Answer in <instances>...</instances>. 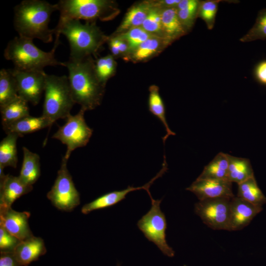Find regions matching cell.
Returning <instances> with one entry per match:
<instances>
[{"label": "cell", "instance_id": "obj_23", "mask_svg": "<svg viewBox=\"0 0 266 266\" xmlns=\"http://www.w3.org/2000/svg\"><path fill=\"white\" fill-rule=\"evenodd\" d=\"M170 43L165 38L154 35L131 52V59L135 62L145 61L160 52Z\"/></svg>", "mask_w": 266, "mask_h": 266}, {"label": "cell", "instance_id": "obj_37", "mask_svg": "<svg viewBox=\"0 0 266 266\" xmlns=\"http://www.w3.org/2000/svg\"><path fill=\"white\" fill-rule=\"evenodd\" d=\"M253 74L256 81L266 86V60L257 63L254 67Z\"/></svg>", "mask_w": 266, "mask_h": 266}, {"label": "cell", "instance_id": "obj_42", "mask_svg": "<svg viewBox=\"0 0 266 266\" xmlns=\"http://www.w3.org/2000/svg\"><path fill=\"white\" fill-rule=\"evenodd\" d=\"M184 266H187L186 265H184Z\"/></svg>", "mask_w": 266, "mask_h": 266}, {"label": "cell", "instance_id": "obj_36", "mask_svg": "<svg viewBox=\"0 0 266 266\" xmlns=\"http://www.w3.org/2000/svg\"><path fill=\"white\" fill-rule=\"evenodd\" d=\"M198 9L199 8H190L177 10L178 18L187 31L193 26L197 16Z\"/></svg>", "mask_w": 266, "mask_h": 266}, {"label": "cell", "instance_id": "obj_32", "mask_svg": "<svg viewBox=\"0 0 266 266\" xmlns=\"http://www.w3.org/2000/svg\"><path fill=\"white\" fill-rule=\"evenodd\" d=\"M266 39V9L259 11L255 23L240 41L243 42Z\"/></svg>", "mask_w": 266, "mask_h": 266}, {"label": "cell", "instance_id": "obj_19", "mask_svg": "<svg viewBox=\"0 0 266 266\" xmlns=\"http://www.w3.org/2000/svg\"><path fill=\"white\" fill-rule=\"evenodd\" d=\"M154 5V2H143L132 7L126 13L115 34H121L132 28L141 26Z\"/></svg>", "mask_w": 266, "mask_h": 266}, {"label": "cell", "instance_id": "obj_1", "mask_svg": "<svg viewBox=\"0 0 266 266\" xmlns=\"http://www.w3.org/2000/svg\"><path fill=\"white\" fill-rule=\"evenodd\" d=\"M68 71V79L75 103L85 111L95 109L101 103L104 85L98 78L95 63L88 56L81 60L63 62Z\"/></svg>", "mask_w": 266, "mask_h": 266}, {"label": "cell", "instance_id": "obj_18", "mask_svg": "<svg viewBox=\"0 0 266 266\" xmlns=\"http://www.w3.org/2000/svg\"><path fill=\"white\" fill-rule=\"evenodd\" d=\"M52 126L48 119L42 115L40 117L29 116L3 128L5 133H14L20 137L33 133Z\"/></svg>", "mask_w": 266, "mask_h": 266}, {"label": "cell", "instance_id": "obj_43", "mask_svg": "<svg viewBox=\"0 0 266 266\" xmlns=\"http://www.w3.org/2000/svg\"><path fill=\"white\" fill-rule=\"evenodd\" d=\"M117 266H120V265H118Z\"/></svg>", "mask_w": 266, "mask_h": 266}, {"label": "cell", "instance_id": "obj_41", "mask_svg": "<svg viewBox=\"0 0 266 266\" xmlns=\"http://www.w3.org/2000/svg\"><path fill=\"white\" fill-rule=\"evenodd\" d=\"M116 35L118 36L119 39V48L120 54L129 52V46L127 43L118 35Z\"/></svg>", "mask_w": 266, "mask_h": 266}, {"label": "cell", "instance_id": "obj_39", "mask_svg": "<svg viewBox=\"0 0 266 266\" xmlns=\"http://www.w3.org/2000/svg\"><path fill=\"white\" fill-rule=\"evenodd\" d=\"M200 1L197 0H181L176 7L177 10L190 8H199Z\"/></svg>", "mask_w": 266, "mask_h": 266}, {"label": "cell", "instance_id": "obj_10", "mask_svg": "<svg viewBox=\"0 0 266 266\" xmlns=\"http://www.w3.org/2000/svg\"><path fill=\"white\" fill-rule=\"evenodd\" d=\"M232 199L220 198L199 200L195 204V212L210 228L228 231Z\"/></svg>", "mask_w": 266, "mask_h": 266}, {"label": "cell", "instance_id": "obj_9", "mask_svg": "<svg viewBox=\"0 0 266 266\" xmlns=\"http://www.w3.org/2000/svg\"><path fill=\"white\" fill-rule=\"evenodd\" d=\"M66 160L63 157L57 176L47 197L59 210L71 211L80 203V195L67 168Z\"/></svg>", "mask_w": 266, "mask_h": 266}, {"label": "cell", "instance_id": "obj_25", "mask_svg": "<svg viewBox=\"0 0 266 266\" xmlns=\"http://www.w3.org/2000/svg\"><path fill=\"white\" fill-rule=\"evenodd\" d=\"M228 154L219 153L205 166L198 178L228 180Z\"/></svg>", "mask_w": 266, "mask_h": 266}, {"label": "cell", "instance_id": "obj_20", "mask_svg": "<svg viewBox=\"0 0 266 266\" xmlns=\"http://www.w3.org/2000/svg\"><path fill=\"white\" fill-rule=\"evenodd\" d=\"M161 15L164 37L170 43L186 33L178 18L176 8H162Z\"/></svg>", "mask_w": 266, "mask_h": 266}, {"label": "cell", "instance_id": "obj_27", "mask_svg": "<svg viewBox=\"0 0 266 266\" xmlns=\"http://www.w3.org/2000/svg\"><path fill=\"white\" fill-rule=\"evenodd\" d=\"M6 134L0 143V167L16 168L18 163L17 140L20 136L14 133Z\"/></svg>", "mask_w": 266, "mask_h": 266}, {"label": "cell", "instance_id": "obj_8", "mask_svg": "<svg viewBox=\"0 0 266 266\" xmlns=\"http://www.w3.org/2000/svg\"><path fill=\"white\" fill-rule=\"evenodd\" d=\"M85 111L81 108L77 114H70L52 137L66 145L67 149L64 157L67 160L72 151L87 144L93 134V130L87 125L84 118Z\"/></svg>", "mask_w": 266, "mask_h": 266}, {"label": "cell", "instance_id": "obj_6", "mask_svg": "<svg viewBox=\"0 0 266 266\" xmlns=\"http://www.w3.org/2000/svg\"><path fill=\"white\" fill-rule=\"evenodd\" d=\"M60 19L108 20L115 14L114 2L106 0H61L56 3Z\"/></svg>", "mask_w": 266, "mask_h": 266}, {"label": "cell", "instance_id": "obj_15", "mask_svg": "<svg viewBox=\"0 0 266 266\" xmlns=\"http://www.w3.org/2000/svg\"><path fill=\"white\" fill-rule=\"evenodd\" d=\"M263 209L262 206L253 204L234 196L231 200L228 231H235L243 229Z\"/></svg>", "mask_w": 266, "mask_h": 266}, {"label": "cell", "instance_id": "obj_40", "mask_svg": "<svg viewBox=\"0 0 266 266\" xmlns=\"http://www.w3.org/2000/svg\"><path fill=\"white\" fill-rule=\"evenodd\" d=\"M108 45L110 50L113 56L120 54L119 48V39L117 35H114L108 38Z\"/></svg>", "mask_w": 266, "mask_h": 266}, {"label": "cell", "instance_id": "obj_17", "mask_svg": "<svg viewBox=\"0 0 266 266\" xmlns=\"http://www.w3.org/2000/svg\"><path fill=\"white\" fill-rule=\"evenodd\" d=\"M13 253L21 266H28L46 253L42 238L34 235L21 241Z\"/></svg>", "mask_w": 266, "mask_h": 266}, {"label": "cell", "instance_id": "obj_24", "mask_svg": "<svg viewBox=\"0 0 266 266\" xmlns=\"http://www.w3.org/2000/svg\"><path fill=\"white\" fill-rule=\"evenodd\" d=\"M228 180L237 184L254 176L250 161L246 158L234 157L228 154Z\"/></svg>", "mask_w": 266, "mask_h": 266}, {"label": "cell", "instance_id": "obj_13", "mask_svg": "<svg viewBox=\"0 0 266 266\" xmlns=\"http://www.w3.org/2000/svg\"><path fill=\"white\" fill-rule=\"evenodd\" d=\"M193 193L199 200L220 198H233L232 182L229 180L197 178L186 189Z\"/></svg>", "mask_w": 266, "mask_h": 266}, {"label": "cell", "instance_id": "obj_12", "mask_svg": "<svg viewBox=\"0 0 266 266\" xmlns=\"http://www.w3.org/2000/svg\"><path fill=\"white\" fill-rule=\"evenodd\" d=\"M162 168L159 173L149 182L141 187H134L129 186L127 188L119 191H114L106 193L100 196L91 202L84 204L81 208V212L87 214L91 212L99 209H104L113 206L126 198L129 193L138 190L143 189L147 191L149 196H151L149 189L154 181L161 177L167 169L166 158H164Z\"/></svg>", "mask_w": 266, "mask_h": 266}, {"label": "cell", "instance_id": "obj_22", "mask_svg": "<svg viewBox=\"0 0 266 266\" xmlns=\"http://www.w3.org/2000/svg\"><path fill=\"white\" fill-rule=\"evenodd\" d=\"M2 128L30 116L28 102L19 96L0 107Z\"/></svg>", "mask_w": 266, "mask_h": 266}, {"label": "cell", "instance_id": "obj_7", "mask_svg": "<svg viewBox=\"0 0 266 266\" xmlns=\"http://www.w3.org/2000/svg\"><path fill=\"white\" fill-rule=\"evenodd\" d=\"M151 207L146 214L137 222L138 229L148 240L153 242L166 256L173 257L175 252L166 240L167 223L166 216L161 211L162 200H154L152 196Z\"/></svg>", "mask_w": 266, "mask_h": 266}, {"label": "cell", "instance_id": "obj_26", "mask_svg": "<svg viewBox=\"0 0 266 266\" xmlns=\"http://www.w3.org/2000/svg\"><path fill=\"white\" fill-rule=\"evenodd\" d=\"M149 110L153 115L159 119L165 128L166 134L162 137L165 144L169 135H175L176 134L170 129L167 123L165 104L160 95L158 87L154 85H151L149 88Z\"/></svg>", "mask_w": 266, "mask_h": 266}, {"label": "cell", "instance_id": "obj_14", "mask_svg": "<svg viewBox=\"0 0 266 266\" xmlns=\"http://www.w3.org/2000/svg\"><path fill=\"white\" fill-rule=\"evenodd\" d=\"M30 215L29 212L16 211L11 207H0V226L20 240H24L33 235L28 223Z\"/></svg>", "mask_w": 266, "mask_h": 266}, {"label": "cell", "instance_id": "obj_34", "mask_svg": "<svg viewBox=\"0 0 266 266\" xmlns=\"http://www.w3.org/2000/svg\"><path fill=\"white\" fill-rule=\"evenodd\" d=\"M219 2L213 0L200 1L197 16L204 21L209 30L214 27Z\"/></svg>", "mask_w": 266, "mask_h": 266}, {"label": "cell", "instance_id": "obj_38", "mask_svg": "<svg viewBox=\"0 0 266 266\" xmlns=\"http://www.w3.org/2000/svg\"><path fill=\"white\" fill-rule=\"evenodd\" d=\"M0 266H21L13 252H0Z\"/></svg>", "mask_w": 266, "mask_h": 266}, {"label": "cell", "instance_id": "obj_29", "mask_svg": "<svg viewBox=\"0 0 266 266\" xmlns=\"http://www.w3.org/2000/svg\"><path fill=\"white\" fill-rule=\"evenodd\" d=\"M19 97L16 82L11 69L0 71V107Z\"/></svg>", "mask_w": 266, "mask_h": 266}, {"label": "cell", "instance_id": "obj_5", "mask_svg": "<svg viewBox=\"0 0 266 266\" xmlns=\"http://www.w3.org/2000/svg\"><path fill=\"white\" fill-rule=\"evenodd\" d=\"M42 116L52 124L60 119H66L75 102L68 77L46 74Z\"/></svg>", "mask_w": 266, "mask_h": 266}, {"label": "cell", "instance_id": "obj_30", "mask_svg": "<svg viewBox=\"0 0 266 266\" xmlns=\"http://www.w3.org/2000/svg\"><path fill=\"white\" fill-rule=\"evenodd\" d=\"M162 9L154 2V6L149 11L141 27L152 34L164 37L162 23Z\"/></svg>", "mask_w": 266, "mask_h": 266}, {"label": "cell", "instance_id": "obj_28", "mask_svg": "<svg viewBox=\"0 0 266 266\" xmlns=\"http://www.w3.org/2000/svg\"><path fill=\"white\" fill-rule=\"evenodd\" d=\"M237 185V197L257 205L263 206L266 204V197L259 187L254 176Z\"/></svg>", "mask_w": 266, "mask_h": 266}, {"label": "cell", "instance_id": "obj_35", "mask_svg": "<svg viewBox=\"0 0 266 266\" xmlns=\"http://www.w3.org/2000/svg\"><path fill=\"white\" fill-rule=\"evenodd\" d=\"M18 238L7 232L0 226V252H13L20 242Z\"/></svg>", "mask_w": 266, "mask_h": 266}, {"label": "cell", "instance_id": "obj_31", "mask_svg": "<svg viewBox=\"0 0 266 266\" xmlns=\"http://www.w3.org/2000/svg\"><path fill=\"white\" fill-rule=\"evenodd\" d=\"M115 35H118L127 43L130 53L154 35L145 31L141 26L132 28L121 34Z\"/></svg>", "mask_w": 266, "mask_h": 266}, {"label": "cell", "instance_id": "obj_4", "mask_svg": "<svg viewBox=\"0 0 266 266\" xmlns=\"http://www.w3.org/2000/svg\"><path fill=\"white\" fill-rule=\"evenodd\" d=\"M59 37L56 35L53 48L49 52H45L35 45L33 39L16 36L8 43L4 57L13 63L14 68L22 70H43L47 66H63V62L58 61L55 56Z\"/></svg>", "mask_w": 266, "mask_h": 266}, {"label": "cell", "instance_id": "obj_3", "mask_svg": "<svg viewBox=\"0 0 266 266\" xmlns=\"http://www.w3.org/2000/svg\"><path fill=\"white\" fill-rule=\"evenodd\" d=\"M54 30L55 35L63 34L67 39L71 60H81L95 54L107 40L93 22L84 24L76 19L59 20Z\"/></svg>", "mask_w": 266, "mask_h": 266}, {"label": "cell", "instance_id": "obj_11", "mask_svg": "<svg viewBox=\"0 0 266 266\" xmlns=\"http://www.w3.org/2000/svg\"><path fill=\"white\" fill-rule=\"evenodd\" d=\"M20 97L34 105L37 104L44 91L46 73L44 70L26 71L11 69Z\"/></svg>", "mask_w": 266, "mask_h": 266}, {"label": "cell", "instance_id": "obj_16", "mask_svg": "<svg viewBox=\"0 0 266 266\" xmlns=\"http://www.w3.org/2000/svg\"><path fill=\"white\" fill-rule=\"evenodd\" d=\"M3 169L0 167V207H10L17 199L30 192L33 187L19 176L5 175Z\"/></svg>", "mask_w": 266, "mask_h": 266}, {"label": "cell", "instance_id": "obj_33", "mask_svg": "<svg viewBox=\"0 0 266 266\" xmlns=\"http://www.w3.org/2000/svg\"><path fill=\"white\" fill-rule=\"evenodd\" d=\"M116 67L113 56H107L99 58L95 63V70L100 81L105 85L107 80L112 76Z\"/></svg>", "mask_w": 266, "mask_h": 266}, {"label": "cell", "instance_id": "obj_21", "mask_svg": "<svg viewBox=\"0 0 266 266\" xmlns=\"http://www.w3.org/2000/svg\"><path fill=\"white\" fill-rule=\"evenodd\" d=\"M22 149L23 160L19 176L24 182L33 186L40 175V157L25 147Z\"/></svg>", "mask_w": 266, "mask_h": 266}, {"label": "cell", "instance_id": "obj_2", "mask_svg": "<svg viewBox=\"0 0 266 266\" xmlns=\"http://www.w3.org/2000/svg\"><path fill=\"white\" fill-rule=\"evenodd\" d=\"M56 10V3L43 0H22L14 9V27L19 36L51 42L55 32L54 29H49V23L51 14Z\"/></svg>", "mask_w": 266, "mask_h": 266}]
</instances>
